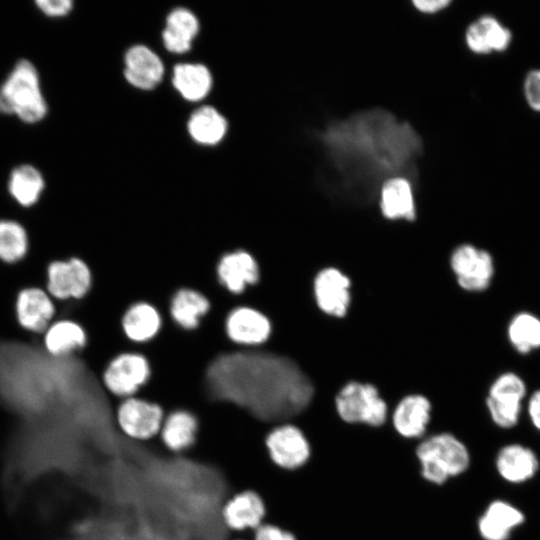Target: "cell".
Returning a JSON list of instances; mask_svg holds the SVG:
<instances>
[{"label":"cell","mask_w":540,"mask_h":540,"mask_svg":"<svg viewBox=\"0 0 540 540\" xmlns=\"http://www.w3.org/2000/svg\"><path fill=\"white\" fill-rule=\"evenodd\" d=\"M204 390L210 399L233 403L270 428L302 413L314 393L294 359L262 346H236L214 358Z\"/></svg>","instance_id":"obj_1"},{"label":"cell","mask_w":540,"mask_h":540,"mask_svg":"<svg viewBox=\"0 0 540 540\" xmlns=\"http://www.w3.org/2000/svg\"><path fill=\"white\" fill-rule=\"evenodd\" d=\"M341 187L351 198L369 202L380 181L408 173L422 151V142L406 122L372 109L329 125L321 134Z\"/></svg>","instance_id":"obj_2"},{"label":"cell","mask_w":540,"mask_h":540,"mask_svg":"<svg viewBox=\"0 0 540 540\" xmlns=\"http://www.w3.org/2000/svg\"><path fill=\"white\" fill-rule=\"evenodd\" d=\"M0 112L14 115L26 124H36L48 114L38 69L28 59H19L0 86Z\"/></svg>","instance_id":"obj_3"},{"label":"cell","mask_w":540,"mask_h":540,"mask_svg":"<svg viewBox=\"0 0 540 540\" xmlns=\"http://www.w3.org/2000/svg\"><path fill=\"white\" fill-rule=\"evenodd\" d=\"M416 454L423 477L438 485L463 473L470 463L465 445L448 433L426 439L417 447Z\"/></svg>","instance_id":"obj_4"},{"label":"cell","mask_w":540,"mask_h":540,"mask_svg":"<svg viewBox=\"0 0 540 540\" xmlns=\"http://www.w3.org/2000/svg\"><path fill=\"white\" fill-rule=\"evenodd\" d=\"M150 376L151 367L146 356L137 351H124L109 361L101 382L111 396L122 400L136 396Z\"/></svg>","instance_id":"obj_5"},{"label":"cell","mask_w":540,"mask_h":540,"mask_svg":"<svg viewBox=\"0 0 540 540\" xmlns=\"http://www.w3.org/2000/svg\"><path fill=\"white\" fill-rule=\"evenodd\" d=\"M165 412L160 405L132 396L115 409V422L123 436L133 442H149L158 437Z\"/></svg>","instance_id":"obj_6"},{"label":"cell","mask_w":540,"mask_h":540,"mask_svg":"<svg viewBox=\"0 0 540 540\" xmlns=\"http://www.w3.org/2000/svg\"><path fill=\"white\" fill-rule=\"evenodd\" d=\"M339 416L349 423H366L372 426L382 425L387 416V406L371 384L350 382L336 397Z\"/></svg>","instance_id":"obj_7"},{"label":"cell","mask_w":540,"mask_h":540,"mask_svg":"<svg viewBox=\"0 0 540 540\" xmlns=\"http://www.w3.org/2000/svg\"><path fill=\"white\" fill-rule=\"evenodd\" d=\"M264 443L270 461L280 470L299 469L310 457V445L303 431L288 422L272 427Z\"/></svg>","instance_id":"obj_8"},{"label":"cell","mask_w":540,"mask_h":540,"mask_svg":"<svg viewBox=\"0 0 540 540\" xmlns=\"http://www.w3.org/2000/svg\"><path fill=\"white\" fill-rule=\"evenodd\" d=\"M526 396L523 379L513 373L500 375L491 385L486 399L493 422L501 428H512L519 420L522 401Z\"/></svg>","instance_id":"obj_9"},{"label":"cell","mask_w":540,"mask_h":540,"mask_svg":"<svg viewBox=\"0 0 540 540\" xmlns=\"http://www.w3.org/2000/svg\"><path fill=\"white\" fill-rule=\"evenodd\" d=\"M92 274L80 258L53 261L47 268L46 291L55 301L83 298L90 290Z\"/></svg>","instance_id":"obj_10"},{"label":"cell","mask_w":540,"mask_h":540,"mask_svg":"<svg viewBox=\"0 0 540 540\" xmlns=\"http://www.w3.org/2000/svg\"><path fill=\"white\" fill-rule=\"evenodd\" d=\"M224 329L229 341L238 347L254 348L264 345L272 333L270 319L260 310L239 305L226 316Z\"/></svg>","instance_id":"obj_11"},{"label":"cell","mask_w":540,"mask_h":540,"mask_svg":"<svg viewBox=\"0 0 540 540\" xmlns=\"http://www.w3.org/2000/svg\"><path fill=\"white\" fill-rule=\"evenodd\" d=\"M451 266L459 285L469 291L486 289L494 273L491 255L467 244L459 246L453 252Z\"/></svg>","instance_id":"obj_12"},{"label":"cell","mask_w":540,"mask_h":540,"mask_svg":"<svg viewBox=\"0 0 540 540\" xmlns=\"http://www.w3.org/2000/svg\"><path fill=\"white\" fill-rule=\"evenodd\" d=\"M266 506L255 491L244 490L233 494L222 506L221 519L232 533L242 534L256 530L265 522Z\"/></svg>","instance_id":"obj_13"},{"label":"cell","mask_w":540,"mask_h":540,"mask_svg":"<svg viewBox=\"0 0 540 540\" xmlns=\"http://www.w3.org/2000/svg\"><path fill=\"white\" fill-rule=\"evenodd\" d=\"M15 313L21 328L42 336L55 318V302L45 289L28 287L19 291Z\"/></svg>","instance_id":"obj_14"},{"label":"cell","mask_w":540,"mask_h":540,"mask_svg":"<svg viewBox=\"0 0 540 540\" xmlns=\"http://www.w3.org/2000/svg\"><path fill=\"white\" fill-rule=\"evenodd\" d=\"M216 277L231 295L240 296L259 281V266L247 251L238 249L223 254L217 262Z\"/></svg>","instance_id":"obj_15"},{"label":"cell","mask_w":540,"mask_h":540,"mask_svg":"<svg viewBox=\"0 0 540 540\" xmlns=\"http://www.w3.org/2000/svg\"><path fill=\"white\" fill-rule=\"evenodd\" d=\"M350 281L335 268L320 271L314 280V294L318 307L337 317L346 314L350 302Z\"/></svg>","instance_id":"obj_16"},{"label":"cell","mask_w":540,"mask_h":540,"mask_svg":"<svg viewBox=\"0 0 540 540\" xmlns=\"http://www.w3.org/2000/svg\"><path fill=\"white\" fill-rule=\"evenodd\" d=\"M199 430L197 417L185 409H175L165 414L158 440L173 454H182L196 443Z\"/></svg>","instance_id":"obj_17"},{"label":"cell","mask_w":540,"mask_h":540,"mask_svg":"<svg viewBox=\"0 0 540 540\" xmlns=\"http://www.w3.org/2000/svg\"><path fill=\"white\" fill-rule=\"evenodd\" d=\"M45 187L43 174L32 164L14 167L8 177V196L14 205L21 209L36 207L43 198Z\"/></svg>","instance_id":"obj_18"},{"label":"cell","mask_w":540,"mask_h":540,"mask_svg":"<svg viewBox=\"0 0 540 540\" xmlns=\"http://www.w3.org/2000/svg\"><path fill=\"white\" fill-rule=\"evenodd\" d=\"M121 327L132 344H145L158 335L162 327V316L154 305L139 301L126 309L121 319Z\"/></svg>","instance_id":"obj_19"},{"label":"cell","mask_w":540,"mask_h":540,"mask_svg":"<svg viewBox=\"0 0 540 540\" xmlns=\"http://www.w3.org/2000/svg\"><path fill=\"white\" fill-rule=\"evenodd\" d=\"M496 469L507 482L519 484L532 479L539 469L535 452L522 444H509L500 449Z\"/></svg>","instance_id":"obj_20"},{"label":"cell","mask_w":540,"mask_h":540,"mask_svg":"<svg viewBox=\"0 0 540 540\" xmlns=\"http://www.w3.org/2000/svg\"><path fill=\"white\" fill-rule=\"evenodd\" d=\"M164 73L160 58L143 45L131 47L125 55L124 75L136 88L149 90L162 79Z\"/></svg>","instance_id":"obj_21"},{"label":"cell","mask_w":540,"mask_h":540,"mask_svg":"<svg viewBox=\"0 0 540 540\" xmlns=\"http://www.w3.org/2000/svg\"><path fill=\"white\" fill-rule=\"evenodd\" d=\"M525 521L523 512L504 501L491 502L479 518L478 529L485 540H507Z\"/></svg>","instance_id":"obj_22"},{"label":"cell","mask_w":540,"mask_h":540,"mask_svg":"<svg viewBox=\"0 0 540 540\" xmlns=\"http://www.w3.org/2000/svg\"><path fill=\"white\" fill-rule=\"evenodd\" d=\"M209 310L210 302L207 297L188 287L179 288L172 295L168 305L170 319L185 331L197 329Z\"/></svg>","instance_id":"obj_23"},{"label":"cell","mask_w":540,"mask_h":540,"mask_svg":"<svg viewBox=\"0 0 540 540\" xmlns=\"http://www.w3.org/2000/svg\"><path fill=\"white\" fill-rule=\"evenodd\" d=\"M466 43L475 53L504 51L511 42V32L494 17L483 16L470 24L466 30Z\"/></svg>","instance_id":"obj_24"},{"label":"cell","mask_w":540,"mask_h":540,"mask_svg":"<svg viewBox=\"0 0 540 540\" xmlns=\"http://www.w3.org/2000/svg\"><path fill=\"white\" fill-rule=\"evenodd\" d=\"M380 207L388 219H415V205L410 182L402 176L387 179L380 187Z\"/></svg>","instance_id":"obj_25"},{"label":"cell","mask_w":540,"mask_h":540,"mask_svg":"<svg viewBox=\"0 0 540 540\" xmlns=\"http://www.w3.org/2000/svg\"><path fill=\"white\" fill-rule=\"evenodd\" d=\"M431 405L422 395H409L397 405L393 424L397 432L406 438L421 436L430 419Z\"/></svg>","instance_id":"obj_26"},{"label":"cell","mask_w":540,"mask_h":540,"mask_svg":"<svg viewBox=\"0 0 540 540\" xmlns=\"http://www.w3.org/2000/svg\"><path fill=\"white\" fill-rule=\"evenodd\" d=\"M45 350L53 356H65L82 350L87 343L83 327L69 319L54 320L42 336Z\"/></svg>","instance_id":"obj_27"},{"label":"cell","mask_w":540,"mask_h":540,"mask_svg":"<svg viewBox=\"0 0 540 540\" xmlns=\"http://www.w3.org/2000/svg\"><path fill=\"white\" fill-rule=\"evenodd\" d=\"M198 30V20L191 11L184 8L173 10L167 17L162 33L166 49L173 53L188 51Z\"/></svg>","instance_id":"obj_28"},{"label":"cell","mask_w":540,"mask_h":540,"mask_svg":"<svg viewBox=\"0 0 540 540\" xmlns=\"http://www.w3.org/2000/svg\"><path fill=\"white\" fill-rule=\"evenodd\" d=\"M173 85L189 101L203 99L211 88L209 70L201 64H179L173 70Z\"/></svg>","instance_id":"obj_29"},{"label":"cell","mask_w":540,"mask_h":540,"mask_svg":"<svg viewBox=\"0 0 540 540\" xmlns=\"http://www.w3.org/2000/svg\"><path fill=\"white\" fill-rule=\"evenodd\" d=\"M226 120L213 107L204 106L196 110L188 122V131L198 143L213 145L225 135Z\"/></svg>","instance_id":"obj_30"},{"label":"cell","mask_w":540,"mask_h":540,"mask_svg":"<svg viewBox=\"0 0 540 540\" xmlns=\"http://www.w3.org/2000/svg\"><path fill=\"white\" fill-rule=\"evenodd\" d=\"M28 250L26 228L17 220L0 219V261L15 264L21 261Z\"/></svg>","instance_id":"obj_31"},{"label":"cell","mask_w":540,"mask_h":540,"mask_svg":"<svg viewBox=\"0 0 540 540\" xmlns=\"http://www.w3.org/2000/svg\"><path fill=\"white\" fill-rule=\"evenodd\" d=\"M508 338L519 353H529L540 347V319L529 313L515 315L508 326Z\"/></svg>","instance_id":"obj_32"},{"label":"cell","mask_w":540,"mask_h":540,"mask_svg":"<svg viewBox=\"0 0 540 540\" xmlns=\"http://www.w3.org/2000/svg\"><path fill=\"white\" fill-rule=\"evenodd\" d=\"M35 5L42 14L52 18L65 17L73 10L71 0H37Z\"/></svg>","instance_id":"obj_33"},{"label":"cell","mask_w":540,"mask_h":540,"mask_svg":"<svg viewBox=\"0 0 540 540\" xmlns=\"http://www.w3.org/2000/svg\"><path fill=\"white\" fill-rule=\"evenodd\" d=\"M252 540H297L289 530L270 523H263L253 531Z\"/></svg>","instance_id":"obj_34"},{"label":"cell","mask_w":540,"mask_h":540,"mask_svg":"<svg viewBox=\"0 0 540 540\" xmlns=\"http://www.w3.org/2000/svg\"><path fill=\"white\" fill-rule=\"evenodd\" d=\"M524 94L528 105L540 111V70L529 72L524 82Z\"/></svg>","instance_id":"obj_35"},{"label":"cell","mask_w":540,"mask_h":540,"mask_svg":"<svg viewBox=\"0 0 540 540\" xmlns=\"http://www.w3.org/2000/svg\"><path fill=\"white\" fill-rule=\"evenodd\" d=\"M528 414L533 426L540 431V389L529 398Z\"/></svg>","instance_id":"obj_36"},{"label":"cell","mask_w":540,"mask_h":540,"mask_svg":"<svg viewBox=\"0 0 540 540\" xmlns=\"http://www.w3.org/2000/svg\"><path fill=\"white\" fill-rule=\"evenodd\" d=\"M450 1L448 0H415L413 1L414 6L423 13H435L446 6H448Z\"/></svg>","instance_id":"obj_37"},{"label":"cell","mask_w":540,"mask_h":540,"mask_svg":"<svg viewBox=\"0 0 540 540\" xmlns=\"http://www.w3.org/2000/svg\"><path fill=\"white\" fill-rule=\"evenodd\" d=\"M175 251H176V249L173 248V252H174V253H175ZM176 254H178V252H176ZM180 255L185 256V254H183V253H181V252H180Z\"/></svg>","instance_id":"obj_38"},{"label":"cell","mask_w":540,"mask_h":540,"mask_svg":"<svg viewBox=\"0 0 540 540\" xmlns=\"http://www.w3.org/2000/svg\"><path fill=\"white\" fill-rule=\"evenodd\" d=\"M236 540H245V539H236Z\"/></svg>","instance_id":"obj_39"}]
</instances>
